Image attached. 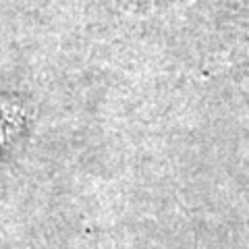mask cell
Here are the masks:
<instances>
[{
	"label": "cell",
	"mask_w": 249,
	"mask_h": 249,
	"mask_svg": "<svg viewBox=\"0 0 249 249\" xmlns=\"http://www.w3.org/2000/svg\"><path fill=\"white\" fill-rule=\"evenodd\" d=\"M17 127H19V116L13 112V108H0V143L6 142Z\"/></svg>",
	"instance_id": "1"
}]
</instances>
